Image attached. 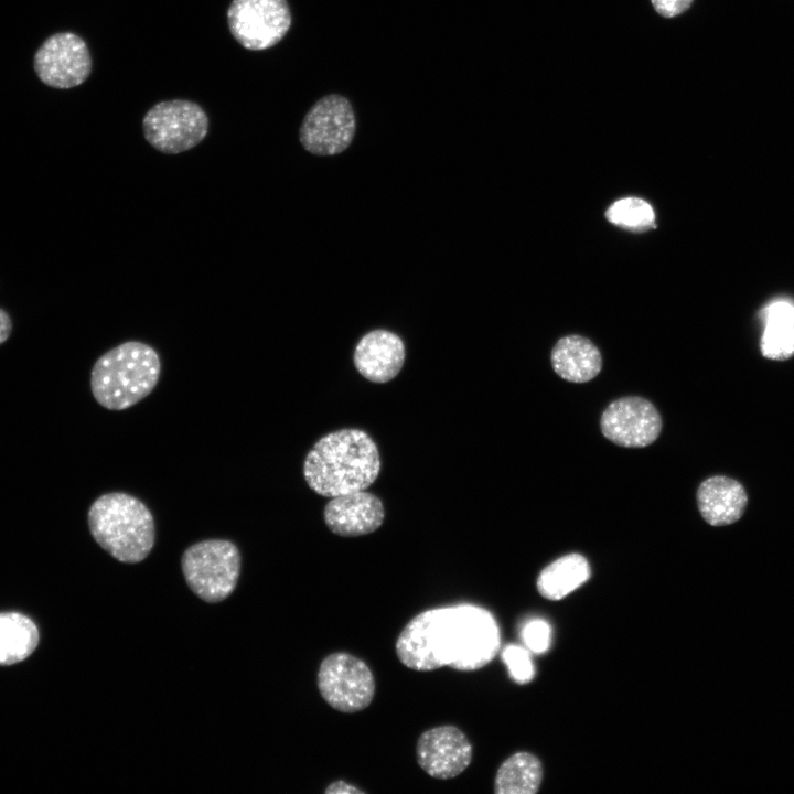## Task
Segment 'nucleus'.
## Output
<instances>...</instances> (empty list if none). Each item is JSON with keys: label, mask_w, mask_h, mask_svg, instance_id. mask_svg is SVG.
<instances>
[{"label": "nucleus", "mask_w": 794, "mask_h": 794, "mask_svg": "<svg viewBox=\"0 0 794 794\" xmlns=\"http://www.w3.org/2000/svg\"><path fill=\"white\" fill-rule=\"evenodd\" d=\"M500 645L493 614L482 607L460 603L414 616L399 633L395 648L400 663L417 672L443 666L471 672L487 665Z\"/></svg>", "instance_id": "1"}, {"label": "nucleus", "mask_w": 794, "mask_h": 794, "mask_svg": "<svg viewBox=\"0 0 794 794\" xmlns=\"http://www.w3.org/2000/svg\"><path fill=\"white\" fill-rule=\"evenodd\" d=\"M380 471L375 441L363 430L346 428L319 439L303 462V476L316 494L334 497L364 491Z\"/></svg>", "instance_id": "2"}, {"label": "nucleus", "mask_w": 794, "mask_h": 794, "mask_svg": "<svg viewBox=\"0 0 794 794\" xmlns=\"http://www.w3.org/2000/svg\"><path fill=\"white\" fill-rule=\"evenodd\" d=\"M87 522L94 540L120 562H140L154 546L152 513L128 493L110 492L97 497L88 508Z\"/></svg>", "instance_id": "3"}, {"label": "nucleus", "mask_w": 794, "mask_h": 794, "mask_svg": "<svg viewBox=\"0 0 794 794\" xmlns=\"http://www.w3.org/2000/svg\"><path fill=\"white\" fill-rule=\"evenodd\" d=\"M160 371V357L152 346L139 341L121 343L95 362L90 372L92 394L106 409H127L154 389Z\"/></svg>", "instance_id": "4"}, {"label": "nucleus", "mask_w": 794, "mask_h": 794, "mask_svg": "<svg viewBox=\"0 0 794 794\" xmlns=\"http://www.w3.org/2000/svg\"><path fill=\"white\" fill-rule=\"evenodd\" d=\"M181 567L190 589L202 600L216 603L234 591L239 577L240 555L230 540L206 539L185 549Z\"/></svg>", "instance_id": "5"}, {"label": "nucleus", "mask_w": 794, "mask_h": 794, "mask_svg": "<svg viewBox=\"0 0 794 794\" xmlns=\"http://www.w3.org/2000/svg\"><path fill=\"white\" fill-rule=\"evenodd\" d=\"M147 142L164 154H178L201 143L208 132V117L196 103L163 100L153 105L142 119Z\"/></svg>", "instance_id": "6"}, {"label": "nucleus", "mask_w": 794, "mask_h": 794, "mask_svg": "<svg viewBox=\"0 0 794 794\" xmlns=\"http://www.w3.org/2000/svg\"><path fill=\"white\" fill-rule=\"evenodd\" d=\"M316 683L324 701L345 713L367 708L376 690L368 665L346 652L332 653L321 662Z\"/></svg>", "instance_id": "7"}, {"label": "nucleus", "mask_w": 794, "mask_h": 794, "mask_svg": "<svg viewBox=\"0 0 794 794\" xmlns=\"http://www.w3.org/2000/svg\"><path fill=\"white\" fill-rule=\"evenodd\" d=\"M356 120L347 98L331 94L307 112L299 129L301 146L309 153L329 157L342 153L353 141Z\"/></svg>", "instance_id": "8"}, {"label": "nucleus", "mask_w": 794, "mask_h": 794, "mask_svg": "<svg viewBox=\"0 0 794 794\" xmlns=\"http://www.w3.org/2000/svg\"><path fill=\"white\" fill-rule=\"evenodd\" d=\"M227 22L242 46L261 51L283 39L291 26V12L287 0H233Z\"/></svg>", "instance_id": "9"}, {"label": "nucleus", "mask_w": 794, "mask_h": 794, "mask_svg": "<svg viewBox=\"0 0 794 794\" xmlns=\"http://www.w3.org/2000/svg\"><path fill=\"white\" fill-rule=\"evenodd\" d=\"M34 69L42 83L67 89L83 84L92 71L85 41L71 32L47 37L34 55Z\"/></svg>", "instance_id": "10"}, {"label": "nucleus", "mask_w": 794, "mask_h": 794, "mask_svg": "<svg viewBox=\"0 0 794 794\" xmlns=\"http://www.w3.org/2000/svg\"><path fill=\"white\" fill-rule=\"evenodd\" d=\"M662 426L656 407L639 396L613 400L600 419L603 436L623 448H644L652 444L658 438Z\"/></svg>", "instance_id": "11"}, {"label": "nucleus", "mask_w": 794, "mask_h": 794, "mask_svg": "<svg viewBox=\"0 0 794 794\" xmlns=\"http://www.w3.org/2000/svg\"><path fill=\"white\" fill-rule=\"evenodd\" d=\"M419 766L431 777L448 780L461 774L471 763L473 748L464 732L444 725L423 731L416 744Z\"/></svg>", "instance_id": "12"}, {"label": "nucleus", "mask_w": 794, "mask_h": 794, "mask_svg": "<svg viewBox=\"0 0 794 794\" xmlns=\"http://www.w3.org/2000/svg\"><path fill=\"white\" fill-rule=\"evenodd\" d=\"M323 515L333 534L356 537L378 529L385 518V508L378 496L364 490L332 497Z\"/></svg>", "instance_id": "13"}, {"label": "nucleus", "mask_w": 794, "mask_h": 794, "mask_svg": "<svg viewBox=\"0 0 794 794\" xmlns=\"http://www.w3.org/2000/svg\"><path fill=\"white\" fill-rule=\"evenodd\" d=\"M406 357L403 340L394 332L376 329L357 342L353 361L357 372L373 383H386L401 371Z\"/></svg>", "instance_id": "14"}, {"label": "nucleus", "mask_w": 794, "mask_h": 794, "mask_svg": "<svg viewBox=\"0 0 794 794\" xmlns=\"http://www.w3.org/2000/svg\"><path fill=\"white\" fill-rule=\"evenodd\" d=\"M748 495L738 481L715 475L700 483L697 504L702 518L712 526H726L737 522L745 509Z\"/></svg>", "instance_id": "15"}, {"label": "nucleus", "mask_w": 794, "mask_h": 794, "mask_svg": "<svg viewBox=\"0 0 794 794\" xmlns=\"http://www.w3.org/2000/svg\"><path fill=\"white\" fill-rule=\"evenodd\" d=\"M550 361L556 374L571 383H587L602 368L599 348L589 339L576 334L557 341Z\"/></svg>", "instance_id": "16"}, {"label": "nucleus", "mask_w": 794, "mask_h": 794, "mask_svg": "<svg viewBox=\"0 0 794 794\" xmlns=\"http://www.w3.org/2000/svg\"><path fill=\"white\" fill-rule=\"evenodd\" d=\"M762 355L784 361L794 355V304L786 300L770 303L763 313Z\"/></svg>", "instance_id": "17"}, {"label": "nucleus", "mask_w": 794, "mask_h": 794, "mask_svg": "<svg viewBox=\"0 0 794 794\" xmlns=\"http://www.w3.org/2000/svg\"><path fill=\"white\" fill-rule=\"evenodd\" d=\"M591 575L584 556L568 554L546 566L537 579L539 593L549 600H560L581 587Z\"/></svg>", "instance_id": "18"}, {"label": "nucleus", "mask_w": 794, "mask_h": 794, "mask_svg": "<svg viewBox=\"0 0 794 794\" xmlns=\"http://www.w3.org/2000/svg\"><path fill=\"white\" fill-rule=\"evenodd\" d=\"M39 643V630L28 616L18 612L0 613V665L7 666L29 657Z\"/></svg>", "instance_id": "19"}, {"label": "nucleus", "mask_w": 794, "mask_h": 794, "mask_svg": "<svg viewBox=\"0 0 794 794\" xmlns=\"http://www.w3.org/2000/svg\"><path fill=\"white\" fill-rule=\"evenodd\" d=\"M543 779L539 760L528 752H517L498 768L494 792L496 794H534Z\"/></svg>", "instance_id": "20"}, {"label": "nucleus", "mask_w": 794, "mask_h": 794, "mask_svg": "<svg viewBox=\"0 0 794 794\" xmlns=\"http://www.w3.org/2000/svg\"><path fill=\"white\" fill-rule=\"evenodd\" d=\"M608 221L632 232L656 228L653 207L639 197H625L614 202L605 212Z\"/></svg>", "instance_id": "21"}, {"label": "nucleus", "mask_w": 794, "mask_h": 794, "mask_svg": "<svg viewBox=\"0 0 794 794\" xmlns=\"http://www.w3.org/2000/svg\"><path fill=\"white\" fill-rule=\"evenodd\" d=\"M502 658L514 682L526 684L533 679L535 669L527 648L513 644L507 645L502 651Z\"/></svg>", "instance_id": "22"}, {"label": "nucleus", "mask_w": 794, "mask_h": 794, "mask_svg": "<svg viewBox=\"0 0 794 794\" xmlns=\"http://www.w3.org/2000/svg\"><path fill=\"white\" fill-rule=\"evenodd\" d=\"M522 640L526 648L534 653H544L550 646L551 630L543 619H533L522 629Z\"/></svg>", "instance_id": "23"}, {"label": "nucleus", "mask_w": 794, "mask_h": 794, "mask_svg": "<svg viewBox=\"0 0 794 794\" xmlns=\"http://www.w3.org/2000/svg\"><path fill=\"white\" fill-rule=\"evenodd\" d=\"M657 13L665 18H673L685 12L694 0H651Z\"/></svg>", "instance_id": "24"}, {"label": "nucleus", "mask_w": 794, "mask_h": 794, "mask_svg": "<svg viewBox=\"0 0 794 794\" xmlns=\"http://www.w3.org/2000/svg\"><path fill=\"white\" fill-rule=\"evenodd\" d=\"M325 794H365V792L355 785L343 780L330 783L324 790Z\"/></svg>", "instance_id": "25"}, {"label": "nucleus", "mask_w": 794, "mask_h": 794, "mask_svg": "<svg viewBox=\"0 0 794 794\" xmlns=\"http://www.w3.org/2000/svg\"><path fill=\"white\" fill-rule=\"evenodd\" d=\"M12 332V320L9 313L0 308V345L3 344Z\"/></svg>", "instance_id": "26"}]
</instances>
